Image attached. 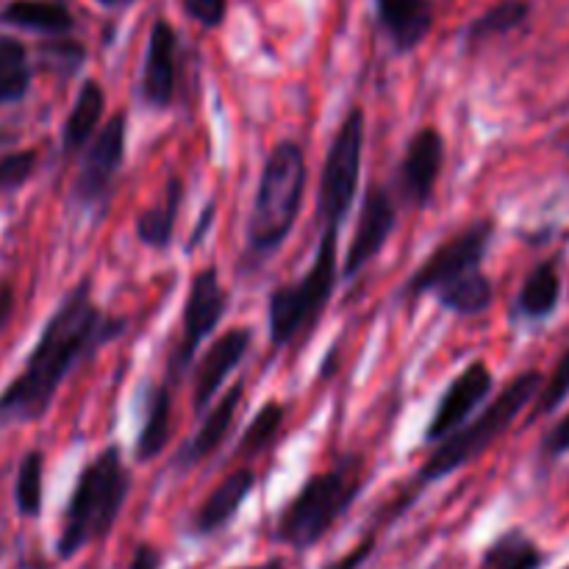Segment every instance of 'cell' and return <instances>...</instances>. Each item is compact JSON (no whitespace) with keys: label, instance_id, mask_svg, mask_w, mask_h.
<instances>
[{"label":"cell","instance_id":"6da1fadb","mask_svg":"<svg viewBox=\"0 0 569 569\" xmlns=\"http://www.w3.org/2000/svg\"><path fill=\"white\" fill-rule=\"evenodd\" d=\"M122 331L126 320L106 315L94 303L92 281L81 278L48 317L20 376L0 392V426L42 420L67 376Z\"/></svg>","mask_w":569,"mask_h":569},{"label":"cell","instance_id":"7a4b0ae2","mask_svg":"<svg viewBox=\"0 0 569 569\" xmlns=\"http://www.w3.org/2000/svg\"><path fill=\"white\" fill-rule=\"evenodd\" d=\"M128 489H131V478L122 465L120 448L111 445V448L100 450L83 467L70 500H67L64 522H61L59 545H56L59 559H72L87 545L109 537L122 506H126Z\"/></svg>","mask_w":569,"mask_h":569},{"label":"cell","instance_id":"3957f363","mask_svg":"<svg viewBox=\"0 0 569 569\" xmlns=\"http://www.w3.org/2000/svg\"><path fill=\"white\" fill-rule=\"evenodd\" d=\"M306 156L292 139H283L267 156L248 220V253L267 259L292 233L303 206Z\"/></svg>","mask_w":569,"mask_h":569},{"label":"cell","instance_id":"277c9868","mask_svg":"<svg viewBox=\"0 0 569 569\" xmlns=\"http://www.w3.org/2000/svg\"><path fill=\"white\" fill-rule=\"evenodd\" d=\"M361 487V459H348L333 470L311 476L278 517L276 539L295 550L315 548L359 500Z\"/></svg>","mask_w":569,"mask_h":569},{"label":"cell","instance_id":"5b68a950","mask_svg":"<svg viewBox=\"0 0 569 569\" xmlns=\"http://www.w3.org/2000/svg\"><path fill=\"white\" fill-rule=\"evenodd\" d=\"M539 389H542V372L539 370H526L481 411L472 422H467L465 428H459L456 433H450L445 442H439L433 448V453L428 456L426 465H422L417 483L426 487L431 481H442L450 472L461 470V467L470 465L472 459L483 453V450L492 448L500 437L511 428V422L522 415L531 400H537Z\"/></svg>","mask_w":569,"mask_h":569},{"label":"cell","instance_id":"8992f818","mask_svg":"<svg viewBox=\"0 0 569 569\" xmlns=\"http://www.w3.org/2000/svg\"><path fill=\"white\" fill-rule=\"evenodd\" d=\"M339 231L322 228L317 256L309 272L295 283H283L270 295L267 303V322H270L272 348H287L289 342L309 331L326 311L339 278Z\"/></svg>","mask_w":569,"mask_h":569},{"label":"cell","instance_id":"52a82bcc","mask_svg":"<svg viewBox=\"0 0 569 569\" xmlns=\"http://www.w3.org/2000/svg\"><path fill=\"white\" fill-rule=\"evenodd\" d=\"M361 156H365V111L353 106L339 122L322 164L320 192H317V220L322 228L339 231L348 211L353 209L361 178Z\"/></svg>","mask_w":569,"mask_h":569},{"label":"cell","instance_id":"ba28073f","mask_svg":"<svg viewBox=\"0 0 569 569\" xmlns=\"http://www.w3.org/2000/svg\"><path fill=\"white\" fill-rule=\"evenodd\" d=\"M495 220H478L461 233L450 237L448 242L439 244L431 256L415 270V276L406 281L400 298L403 300H420L426 295H437L439 289L450 287L453 281L465 278L467 272L481 270V261L487 259L489 244L495 239Z\"/></svg>","mask_w":569,"mask_h":569},{"label":"cell","instance_id":"9c48e42d","mask_svg":"<svg viewBox=\"0 0 569 569\" xmlns=\"http://www.w3.org/2000/svg\"><path fill=\"white\" fill-rule=\"evenodd\" d=\"M228 311V292L220 283V270L214 264L203 267L189 281L187 300H183L181 317V342L170 356V376L181 378L187 367L194 361V353L206 342L211 331L220 326Z\"/></svg>","mask_w":569,"mask_h":569},{"label":"cell","instance_id":"30bf717a","mask_svg":"<svg viewBox=\"0 0 569 569\" xmlns=\"http://www.w3.org/2000/svg\"><path fill=\"white\" fill-rule=\"evenodd\" d=\"M126 114L117 111L89 139L81 167H78L76 183H72V200L81 209L103 211L111 187L117 181V172L122 170V161H126Z\"/></svg>","mask_w":569,"mask_h":569},{"label":"cell","instance_id":"8fae6325","mask_svg":"<svg viewBox=\"0 0 569 569\" xmlns=\"http://www.w3.org/2000/svg\"><path fill=\"white\" fill-rule=\"evenodd\" d=\"M492 387L495 376L487 361H472V365H467L456 376V381L445 389L442 400H439L437 411H433L431 422L426 428V442L439 445L450 433L465 428L470 422V417L476 415L478 406L487 403V398L492 395Z\"/></svg>","mask_w":569,"mask_h":569},{"label":"cell","instance_id":"7c38bea8","mask_svg":"<svg viewBox=\"0 0 569 569\" xmlns=\"http://www.w3.org/2000/svg\"><path fill=\"white\" fill-rule=\"evenodd\" d=\"M395 222H398V214H395V203L392 198H389V192L381 183H370L365 192V200H361V211L359 220H356L353 239H350V250L348 256H345V281H353V278L381 253L387 239L392 237Z\"/></svg>","mask_w":569,"mask_h":569},{"label":"cell","instance_id":"4fadbf2b","mask_svg":"<svg viewBox=\"0 0 569 569\" xmlns=\"http://www.w3.org/2000/svg\"><path fill=\"white\" fill-rule=\"evenodd\" d=\"M178 83H181V42L170 22L156 20L144 50L139 92L153 109H170L178 94Z\"/></svg>","mask_w":569,"mask_h":569},{"label":"cell","instance_id":"5bb4252c","mask_svg":"<svg viewBox=\"0 0 569 569\" xmlns=\"http://www.w3.org/2000/svg\"><path fill=\"white\" fill-rule=\"evenodd\" d=\"M250 342H253V331H250L248 326L228 328V331L222 333V337H217V342H211V348L200 356V361L194 365L192 381L194 415L200 417L209 409L217 389L222 387V381L231 376L233 367H239V361H242L244 353L250 350Z\"/></svg>","mask_w":569,"mask_h":569},{"label":"cell","instance_id":"9a60e30c","mask_svg":"<svg viewBox=\"0 0 569 569\" xmlns=\"http://www.w3.org/2000/svg\"><path fill=\"white\" fill-rule=\"evenodd\" d=\"M445 164V139L437 128L426 126L409 139L403 161H400V189L415 206H428L437 189L439 172Z\"/></svg>","mask_w":569,"mask_h":569},{"label":"cell","instance_id":"2e32d148","mask_svg":"<svg viewBox=\"0 0 569 569\" xmlns=\"http://www.w3.org/2000/svg\"><path fill=\"white\" fill-rule=\"evenodd\" d=\"M378 26L389 37L398 53L420 48L431 33L433 3L431 0H376Z\"/></svg>","mask_w":569,"mask_h":569},{"label":"cell","instance_id":"e0dca14e","mask_svg":"<svg viewBox=\"0 0 569 569\" xmlns=\"http://www.w3.org/2000/svg\"><path fill=\"white\" fill-rule=\"evenodd\" d=\"M242 398H244V383L239 381L233 383L220 400H217L214 409H211L209 415L203 417V422H200L198 433H194L181 450H178V459H176L178 470H192L194 465L209 459V456L226 442L228 431H231L233 426V417H237V409L242 406Z\"/></svg>","mask_w":569,"mask_h":569},{"label":"cell","instance_id":"ac0fdd59","mask_svg":"<svg viewBox=\"0 0 569 569\" xmlns=\"http://www.w3.org/2000/svg\"><path fill=\"white\" fill-rule=\"evenodd\" d=\"M256 487V472L250 467H239L231 476L222 478L217 483L214 492L203 500V506L198 509L192 522V531L198 537H211V533H220L233 517L239 515L242 503L248 500V495Z\"/></svg>","mask_w":569,"mask_h":569},{"label":"cell","instance_id":"d6986e66","mask_svg":"<svg viewBox=\"0 0 569 569\" xmlns=\"http://www.w3.org/2000/svg\"><path fill=\"white\" fill-rule=\"evenodd\" d=\"M0 22L53 39L70 37L76 28V17L61 0H9L0 9Z\"/></svg>","mask_w":569,"mask_h":569},{"label":"cell","instance_id":"ffe728a7","mask_svg":"<svg viewBox=\"0 0 569 569\" xmlns=\"http://www.w3.org/2000/svg\"><path fill=\"white\" fill-rule=\"evenodd\" d=\"M561 303V272L556 259L539 261L522 281L515 300V317L526 322H545Z\"/></svg>","mask_w":569,"mask_h":569},{"label":"cell","instance_id":"44dd1931","mask_svg":"<svg viewBox=\"0 0 569 569\" xmlns=\"http://www.w3.org/2000/svg\"><path fill=\"white\" fill-rule=\"evenodd\" d=\"M106 109V94L94 78L83 81V87L78 89V98L72 103L70 114H67L64 126H61V150L67 156H76L78 150L87 148L89 139L98 133L100 120H103Z\"/></svg>","mask_w":569,"mask_h":569},{"label":"cell","instance_id":"7402d4cb","mask_svg":"<svg viewBox=\"0 0 569 569\" xmlns=\"http://www.w3.org/2000/svg\"><path fill=\"white\" fill-rule=\"evenodd\" d=\"M183 206V181L178 176H170L164 183V194L159 203L148 206L137 220L139 242L148 244L150 250H167L176 233L178 214Z\"/></svg>","mask_w":569,"mask_h":569},{"label":"cell","instance_id":"603a6c76","mask_svg":"<svg viewBox=\"0 0 569 569\" xmlns=\"http://www.w3.org/2000/svg\"><path fill=\"white\" fill-rule=\"evenodd\" d=\"M172 433V395L167 383L156 387L150 392L148 406H144L142 428H139L137 437V461H153L156 456L164 453V448L170 445Z\"/></svg>","mask_w":569,"mask_h":569},{"label":"cell","instance_id":"cb8c5ba5","mask_svg":"<svg viewBox=\"0 0 569 569\" xmlns=\"http://www.w3.org/2000/svg\"><path fill=\"white\" fill-rule=\"evenodd\" d=\"M548 553L520 528L500 533L483 553V569H542Z\"/></svg>","mask_w":569,"mask_h":569},{"label":"cell","instance_id":"d4e9b609","mask_svg":"<svg viewBox=\"0 0 569 569\" xmlns=\"http://www.w3.org/2000/svg\"><path fill=\"white\" fill-rule=\"evenodd\" d=\"M528 14H531V6L528 0H500L492 9H487L483 14H478L476 20L467 26L465 31V44L467 48H478V44L489 42V39L506 37V33L517 31V28L526 26Z\"/></svg>","mask_w":569,"mask_h":569},{"label":"cell","instance_id":"484cf974","mask_svg":"<svg viewBox=\"0 0 569 569\" xmlns=\"http://www.w3.org/2000/svg\"><path fill=\"white\" fill-rule=\"evenodd\" d=\"M31 61L28 48L17 37L0 33V109L20 103L31 87Z\"/></svg>","mask_w":569,"mask_h":569},{"label":"cell","instance_id":"4316f807","mask_svg":"<svg viewBox=\"0 0 569 569\" xmlns=\"http://www.w3.org/2000/svg\"><path fill=\"white\" fill-rule=\"evenodd\" d=\"M437 298L439 303H442L448 311H453V315H461V317L483 315V311L495 303L492 278H489L483 270L467 272L465 278L453 281L450 287L439 289Z\"/></svg>","mask_w":569,"mask_h":569},{"label":"cell","instance_id":"83f0119b","mask_svg":"<svg viewBox=\"0 0 569 569\" xmlns=\"http://www.w3.org/2000/svg\"><path fill=\"white\" fill-rule=\"evenodd\" d=\"M42 483H44V456L42 450H31L26 459L20 461L14 483V503L17 511L28 520L39 517L42 511Z\"/></svg>","mask_w":569,"mask_h":569},{"label":"cell","instance_id":"f1b7e54d","mask_svg":"<svg viewBox=\"0 0 569 569\" xmlns=\"http://www.w3.org/2000/svg\"><path fill=\"white\" fill-rule=\"evenodd\" d=\"M283 426V406L278 400H270V403L261 406L259 415L250 420V426L244 428L242 439H239L237 456H259L261 450L270 448L276 442L278 431Z\"/></svg>","mask_w":569,"mask_h":569},{"label":"cell","instance_id":"f546056e","mask_svg":"<svg viewBox=\"0 0 569 569\" xmlns=\"http://www.w3.org/2000/svg\"><path fill=\"white\" fill-rule=\"evenodd\" d=\"M37 164V150H14V153L0 156V194L17 192L20 187H26L31 181Z\"/></svg>","mask_w":569,"mask_h":569},{"label":"cell","instance_id":"4dcf8cb0","mask_svg":"<svg viewBox=\"0 0 569 569\" xmlns=\"http://www.w3.org/2000/svg\"><path fill=\"white\" fill-rule=\"evenodd\" d=\"M569 398V348L565 350V356L556 365L553 376L548 378L542 389L537 395V409H533L531 420H539V417H548L559 409L561 403Z\"/></svg>","mask_w":569,"mask_h":569},{"label":"cell","instance_id":"1f68e13d","mask_svg":"<svg viewBox=\"0 0 569 569\" xmlns=\"http://www.w3.org/2000/svg\"><path fill=\"white\" fill-rule=\"evenodd\" d=\"M42 56L44 61H50V64L61 67L64 72H72L78 70V64L83 61L87 50H83L78 42H72V39L61 37V39H53V42L42 44Z\"/></svg>","mask_w":569,"mask_h":569},{"label":"cell","instance_id":"d6a6232c","mask_svg":"<svg viewBox=\"0 0 569 569\" xmlns=\"http://www.w3.org/2000/svg\"><path fill=\"white\" fill-rule=\"evenodd\" d=\"M181 9L203 28H220L228 14V0H178Z\"/></svg>","mask_w":569,"mask_h":569},{"label":"cell","instance_id":"836d02e7","mask_svg":"<svg viewBox=\"0 0 569 569\" xmlns=\"http://www.w3.org/2000/svg\"><path fill=\"white\" fill-rule=\"evenodd\" d=\"M569 453V411L545 433L542 448H539V456H542L545 465H553L561 456Z\"/></svg>","mask_w":569,"mask_h":569},{"label":"cell","instance_id":"e575fe53","mask_svg":"<svg viewBox=\"0 0 569 569\" xmlns=\"http://www.w3.org/2000/svg\"><path fill=\"white\" fill-rule=\"evenodd\" d=\"M372 550H376V537H365L359 545H356L353 550H348L342 559H337L333 565H328L326 569H361L367 565V559L372 556Z\"/></svg>","mask_w":569,"mask_h":569},{"label":"cell","instance_id":"d590c367","mask_svg":"<svg viewBox=\"0 0 569 569\" xmlns=\"http://www.w3.org/2000/svg\"><path fill=\"white\" fill-rule=\"evenodd\" d=\"M164 565V559H161L159 548H153V545H137L133 548V556H131V565L128 569H161Z\"/></svg>","mask_w":569,"mask_h":569},{"label":"cell","instance_id":"8d00e7d4","mask_svg":"<svg viewBox=\"0 0 569 569\" xmlns=\"http://www.w3.org/2000/svg\"><path fill=\"white\" fill-rule=\"evenodd\" d=\"M211 214H214V203H209L203 209V214H200V222H198V231H192V237H189V250L194 248V244H200V239H203V233L211 228Z\"/></svg>","mask_w":569,"mask_h":569},{"label":"cell","instance_id":"74e56055","mask_svg":"<svg viewBox=\"0 0 569 569\" xmlns=\"http://www.w3.org/2000/svg\"><path fill=\"white\" fill-rule=\"evenodd\" d=\"M100 6H106V9H126V6L137 3V0H98Z\"/></svg>","mask_w":569,"mask_h":569},{"label":"cell","instance_id":"f35d334b","mask_svg":"<svg viewBox=\"0 0 569 569\" xmlns=\"http://www.w3.org/2000/svg\"><path fill=\"white\" fill-rule=\"evenodd\" d=\"M242 569H287V567H283L281 559H272V561H264V565H253V567H242Z\"/></svg>","mask_w":569,"mask_h":569},{"label":"cell","instance_id":"ab89813d","mask_svg":"<svg viewBox=\"0 0 569 569\" xmlns=\"http://www.w3.org/2000/svg\"><path fill=\"white\" fill-rule=\"evenodd\" d=\"M6 315H9V292L0 295V322H3Z\"/></svg>","mask_w":569,"mask_h":569},{"label":"cell","instance_id":"60d3db41","mask_svg":"<svg viewBox=\"0 0 569 569\" xmlns=\"http://www.w3.org/2000/svg\"><path fill=\"white\" fill-rule=\"evenodd\" d=\"M565 569H569V567H565Z\"/></svg>","mask_w":569,"mask_h":569}]
</instances>
